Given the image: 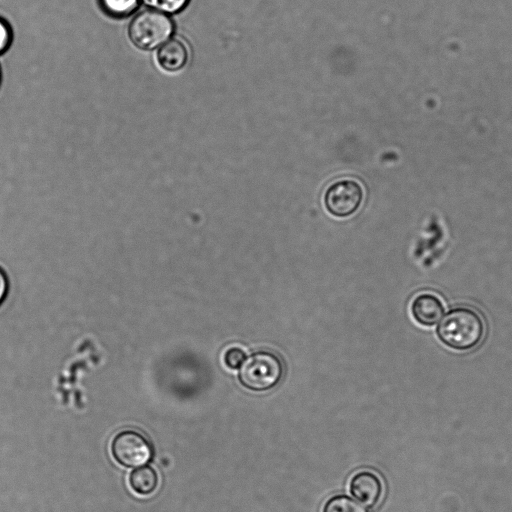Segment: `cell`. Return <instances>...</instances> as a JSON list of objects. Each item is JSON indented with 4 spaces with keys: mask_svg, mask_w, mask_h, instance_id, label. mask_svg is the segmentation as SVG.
<instances>
[{
    "mask_svg": "<svg viewBox=\"0 0 512 512\" xmlns=\"http://www.w3.org/2000/svg\"><path fill=\"white\" fill-rule=\"evenodd\" d=\"M173 32L171 19L163 12L145 10L130 23L129 37L138 48L149 50L166 43Z\"/></svg>",
    "mask_w": 512,
    "mask_h": 512,
    "instance_id": "cell-3",
    "label": "cell"
},
{
    "mask_svg": "<svg viewBox=\"0 0 512 512\" xmlns=\"http://www.w3.org/2000/svg\"><path fill=\"white\" fill-rule=\"evenodd\" d=\"M111 453L120 465L138 468L150 461L153 449L148 439L140 432L123 430L113 438Z\"/></svg>",
    "mask_w": 512,
    "mask_h": 512,
    "instance_id": "cell-5",
    "label": "cell"
},
{
    "mask_svg": "<svg viewBox=\"0 0 512 512\" xmlns=\"http://www.w3.org/2000/svg\"><path fill=\"white\" fill-rule=\"evenodd\" d=\"M0 83H1V69H0Z\"/></svg>",
    "mask_w": 512,
    "mask_h": 512,
    "instance_id": "cell-16",
    "label": "cell"
},
{
    "mask_svg": "<svg viewBox=\"0 0 512 512\" xmlns=\"http://www.w3.org/2000/svg\"><path fill=\"white\" fill-rule=\"evenodd\" d=\"M364 189L353 178H341L332 182L324 191L323 204L326 211L336 218H348L362 205Z\"/></svg>",
    "mask_w": 512,
    "mask_h": 512,
    "instance_id": "cell-4",
    "label": "cell"
},
{
    "mask_svg": "<svg viewBox=\"0 0 512 512\" xmlns=\"http://www.w3.org/2000/svg\"><path fill=\"white\" fill-rule=\"evenodd\" d=\"M246 358L247 354L242 348L233 346L225 351L223 361L229 369L239 370Z\"/></svg>",
    "mask_w": 512,
    "mask_h": 512,
    "instance_id": "cell-13",
    "label": "cell"
},
{
    "mask_svg": "<svg viewBox=\"0 0 512 512\" xmlns=\"http://www.w3.org/2000/svg\"><path fill=\"white\" fill-rule=\"evenodd\" d=\"M157 58L159 64L165 70L177 71L185 65L188 54L185 45L181 41L172 39L160 47Z\"/></svg>",
    "mask_w": 512,
    "mask_h": 512,
    "instance_id": "cell-8",
    "label": "cell"
},
{
    "mask_svg": "<svg viewBox=\"0 0 512 512\" xmlns=\"http://www.w3.org/2000/svg\"><path fill=\"white\" fill-rule=\"evenodd\" d=\"M145 4L156 11L163 13H176L182 10L189 0H142Z\"/></svg>",
    "mask_w": 512,
    "mask_h": 512,
    "instance_id": "cell-12",
    "label": "cell"
},
{
    "mask_svg": "<svg viewBox=\"0 0 512 512\" xmlns=\"http://www.w3.org/2000/svg\"><path fill=\"white\" fill-rule=\"evenodd\" d=\"M129 485L135 493L149 495L157 488L158 475L152 467L140 466L130 474Z\"/></svg>",
    "mask_w": 512,
    "mask_h": 512,
    "instance_id": "cell-9",
    "label": "cell"
},
{
    "mask_svg": "<svg viewBox=\"0 0 512 512\" xmlns=\"http://www.w3.org/2000/svg\"><path fill=\"white\" fill-rule=\"evenodd\" d=\"M284 375V364L274 352L259 350L246 358L238 370V381L246 389L264 392L277 386Z\"/></svg>",
    "mask_w": 512,
    "mask_h": 512,
    "instance_id": "cell-2",
    "label": "cell"
},
{
    "mask_svg": "<svg viewBox=\"0 0 512 512\" xmlns=\"http://www.w3.org/2000/svg\"><path fill=\"white\" fill-rule=\"evenodd\" d=\"M12 29L9 23L0 17V55L3 54L11 45Z\"/></svg>",
    "mask_w": 512,
    "mask_h": 512,
    "instance_id": "cell-14",
    "label": "cell"
},
{
    "mask_svg": "<svg viewBox=\"0 0 512 512\" xmlns=\"http://www.w3.org/2000/svg\"><path fill=\"white\" fill-rule=\"evenodd\" d=\"M102 8L111 16L124 17L138 7L139 0H100Z\"/></svg>",
    "mask_w": 512,
    "mask_h": 512,
    "instance_id": "cell-11",
    "label": "cell"
},
{
    "mask_svg": "<svg viewBox=\"0 0 512 512\" xmlns=\"http://www.w3.org/2000/svg\"><path fill=\"white\" fill-rule=\"evenodd\" d=\"M436 331L440 341L447 347L457 351H468L482 342L485 336V323L476 310L460 306L443 315Z\"/></svg>",
    "mask_w": 512,
    "mask_h": 512,
    "instance_id": "cell-1",
    "label": "cell"
},
{
    "mask_svg": "<svg viewBox=\"0 0 512 512\" xmlns=\"http://www.w3.org/2000/svg\"><path fill=\"white\" fill-rule=\"evenodd\" d=\"M10 291V280L7 272L0 266V306L5 302Z\"/></svg>",
    "mask_w": 512,
    "mask_h": 512,
    "instance_id": "cell-15",
    "label": "cell"
},
{
    "mask_svg": "<svg viewBox=\"0 0 512 512\" xmlns=\"http://www.w3.org/2000/svg\"><path fill=\"white\" fill-rule=\"evenodd\" d=\"M322 512H369L367 507L345 494L330 497L323 505Z\"/></svg>",
    "mask_w": 512,
    "mask_h": 512,
    "instance_id": "cell-10",
    "label": "cell"
},
{
    "mask_svg": "<svg viewBox=\"0 0 512 512\" xmlns=\"http://www.w3.org/2000/svg\"><path fill=\"white\" fill-rule=\"evenodd\" d=\"M351 495L366 507H375L382 499L384 486L381 478L371 470L356 472L349 481Z\"/></svg>",
    "mask_w": 512,
    "mask_h": 512,
    "instance_id": "cell-6",
    "label": "cell"
},
{
    "mask_svg": "<svg viewBox=\"0 0 512 512\" xmlns=\"http://www.w3.org/2000/svg\"><path fill=\"white\" fill-rule=\"evenodd\" d=\"M410 309L414 320L426 327L437 324L445 312L442 300L437 295L429 292L415 296Z\"/></svg>",
    "mask_w": 512,
    "mask_h": 512,
    "instance_id": "cell-7",
    "label": "cell"
}]
</instances>
